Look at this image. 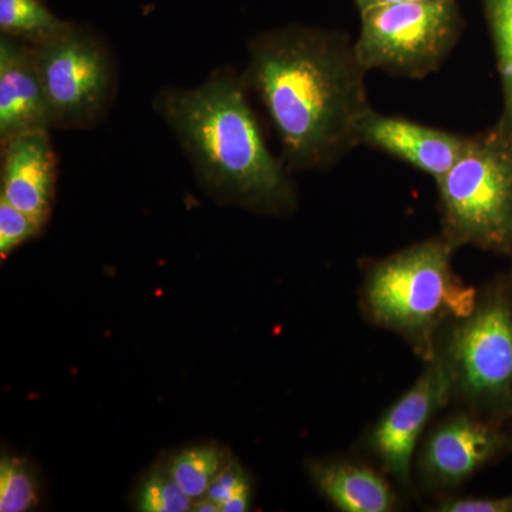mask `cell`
<instances>
[{"instance_id":"cell-12","label":"cell","mask_w":512,"mask_h":512,"mask_svg":"<svg viewBox=\"0 0 512 512\" xmlns=\"http://www.w3.org/2000/svg\"><path fill=\"white\" fill-rule=\"evenodd\" d=\"M53 128L33 47L0 37V143L20 134Z\"/></svg>"},{"instance_id":"cell-22","label":"cell","mask_w":512,"mask_h":512,"mask_svg":"<svg viewBox=\"0 0 512 512\" xmlns=\"http://www.w3.org/2000/svg\"><path fill=\"white\" fill-rule=\"evenodd\" d=\"M200 501H194L192 504V511L195 512H220V505L214 503L211 498H208L207 495H202V497L197 498Z\"/></svg>"},{"instance_id":"cell-5","label":"cell","mask_w":512,"mask_h":512,"mask_svg":"<svg viewBox=\"0 0 512 512\" xmlns=\"http://www.w3.org/2000/svg\"><path fill=\"white\" fill-rule=\"evenodd\" d=\"M441 237L453 248L512 252V136L497 126L470 137L440 181Z\"/></svg>"},{"instance_id":"cell-20","label":"cell","mask_w":512,"mask_h":512,"mask_svg":"<svg viewBox=\"0 0 512 512\" xmlns=\"http://www.w3.org/2000/svg\"><path fill=\"white\" fill-rule=\"evenodd\" d=\"M244 494L252 495L247 473L235 461H228L205 495L221 508V505L231 498Z\"/></svg>"},{"instance_id":"cell-7","label":"cell","mask_w":512,"mask_h":512,"mask_svg":"<svg viewBox=\"0 0 512 512\" xmlns=\"http://www.w3.org/2000/svg\"><path fill=\"white\" fill-rule=\"evenodd\" d=\"M32 47L53 128L96 124L109 109L116 87L113 57L103 40L73 23L56 39Z\"/></svg>"},{"instance_id":"cell-8","label":"cell","mask_w":512,"mask_h":512,"mask_svg":"<svg viewBox=\"0 0 512 512\" xmlns=\"http://www.w3.org/2000/svg\"><path fill=\"white\" fill-rule=\"evenodd\" d=\"M453 400V383L440 352L427 360L419 379L382 414L366 437V447L387 474L412 484L414 451L434 414Z\"/></svg>"},{"instance_id":"cell-4","label":"cell","mask_w":512,"mask_h":512,"mask_svg":"<svg viewBox=\"0 0 512 512\" xmlns=\"http://www.w3.org/2000/svg\"><path fill=\"white\" fill-rule=\"evenodd\" d=\"M437 352L466 412L498 424L512 419V274L480 291L474 311L444 330Z\"/></svg>"},{"instance_id":"cell-17","label":"cell","mask_w":512,"mask_h":512,"mask_svg":"<svg viewBox=\"0 0 512 512\" xmlns=\"http://www.w3.org/2000/svg\"><path fill=\"white\" fill-rule=\"evenodd\" d=\"M37 503L35 478L26 463L5 456L0 461V511L25 512Z\"/></svg>"},{"instance_id":"cell-6","label":"cell","mask_w":512,"mask_h":512,"mask_svg":"<svg viewBox=\"0 0 512 512\" xmlns=\"http://www.w3.org/2000/svg\"><path fill=\"white\" fill-rule=\"evenodd\" d=\"M463 28L456 0L375 6L360 12L356 55L367 72L424 79L440 69Z\"/></svg>"},{"instance_id":"cell-2","label":"cell","mask_w":512,"mask_h":512,"mask_svg":"<svg viewBox=\"0 0 512 512\" xmlns=\"http://www.w3.org/2000/svg\"><path fill=\"white\" fill-rule=\"evenodd\" d=\"M154 106L215 197L266 214L295 208V188L266 146L244 77L220 72L197 87L164 89Z\"/></svg>"},{"instance_id":"cell-15","label":"cell","mask_w":512,"mask_h":512,"mask_svg":"<svg viewBox=\"0 0 512 512\" xmlns=\"http://www.w3.org/2000/svg\"><path fill=\"white\" fill-rule=\"evenodd\" d=\"M483 2L503 89V113L497 127L512 136V0Z\"/></svg>"},{"instance_id":"cell-1","label":"cell","mask_w":512,"mask_h":512,"mask_svg":"<svg viewBox=\"0 0 512 512\" xmlns=\"http://www.w3.org/2000/svg\"><path fill=\"white\" fill-rule=\"evenodd\" d=\"M355 40L338 30L288 25L248 43L244 79L264 104L292 170H325L360 146L373 110Z\"/></svg>"},{"instance_id":"cell-16","label":"cell","mask_w":512,"mask_h":512,"mask_svg":"<svg viewBox=\"0 0 512 512\" xmlns=\"http://www.w3.org/2000/svg\"><path fill=\"white\" fill-rule=\"evenodd\" d=\"M227 454L221 448L204 446L181 451L171 461L168 473L185 493L197 500L207 494L208 488L228 464Z\"/></svg>"},{"instance_id":"cell-21","label":"cell","mask_w":512,"mask_h":512,"mask_svg":"<svg viewBox=\"0 0 512 512\" xmlns=\"http://www.w3.org/2000/svg\"><path fill=\"white\" fill-rule=\"evenodd\" d=\"M436 512H512V494L503 497H448L441 500Z\"/></svg>"},{"instance_id":"cell-23","label":"cell","mask_w":512,"mask_h":512,"mask_svg":"<svg viewBox=\"0 0 512 512\" xmlns=\"http://www.w3.org/2000/svg\"><path fill=\"white\" fill-rule=\"evenodd\" d=\"M360 12L375 6L390 5V3L414 2V0H355Z\"/></svg>"},{"instance_id":"cell-14","label":"cell","mask_w":512,"mask_h":512,"mask_svg":"<svg viewBox=\"0 0 512 512\" xmlns=\"http://www.w3.org/2000/svg\"><path fill=\"white\" fill-rule=\"evenodd\" d=\"M42 0H0V32L30 46L45 45L70 29Z\"/></svg>"},{"instance_id":"cell-10","label":"cell","mask_w":512,"mask_h":512,"mask_svg":"<svg viewBox=\"0 0 512 512\" xmlns=\"http://www.w3.org/2000/svg\"><path fill=\"white\" fill-rule=\"evenodd\" d=\"M470 137L372 110L360 128V144L399 158L440 181L463 156Z\"/></svg>"},{"instance_id":"cell-24","label":"cell","mask_w":512,"mask_h":512,"mask_svg":"<svg viewBox=\"0 0 512 512\" xmlns=\"http://www.w3.org/2000/svg\"><path fill=\"white\" fill-rule=\"evenodd\" d=\"M510 256H512V252H511V255H510Z\"/></svg>"},{"instance_id":"cell-9","label":"cell","mask_w":512,"mask_h":512,"mask_svg":"<svg viewBox=\"0 0 512 512\" xmlns=\"http://www.w3.org/2000/svg\"><path fill=\"white\" fill-rule=\"evenodd\" d=\"M501 426L470 412L444 420L421 448L419 471L427 487L456 488L507 451L510 436Z\"/></svg>"},{"instance_id":"cell-3","label":"cell","mask_w":512,"mask_h":512,"mask_svg":"<svg viewBox=\"0 0 512 512\" xmlns=\"http://www.w3.org/2000/svg\"><path fill=\"white\" fill-rule=\"evenodd\" d=\"M457 249L439 235L373 262L360 308L372 325L402 336L424 362L436 356L448 325L476 308L480 291L453 268Z\"/></svg>"},{"instance_id":"cell-18","label":"cell","mask_w":512,"mask_h":512,"mask_svg":"<svg viewBox=\"0 0 512 512\" xmlns=\"http://www.w3.org/2000/svg\"><path fill=\"white\" fill-rule=\"evenodd\" d=\"M194 498L190 497L170 473H154L141 485L138 510L144 512L192 511Z\"/></svg>"},{"instance_id":"cell-19","label":"cell","mask_w":512,"mask_h":512,"mask_svg":"<svg viewBox=\"0 0 512 512\" xmlns=\"http://www.w3.org/2000/svg\"><path fill=\"white\" fill-rule=\"evenodd\" d=\"M42 228V222L13 207L5 198L0 197V256L2 259L8 258L23 242L39 234Z\"/></svg>"},{"instance_id":"cell-13","label":"cell","mask_w":512,"mask_h":512,"mask_svg":"<svg viewBox=\"0 0 512 512\" xmlns=\"http://www.w3.org/2000/svg\"><path fill=\"white\" fill-rule=\"evenodd\" d=\"M320 494L343 512H392L397 495L375 468L353 461H313L309 466Z\"/></svg>"},{"instance_id":"cell-11","label":"cell","mask_w":512,"mask_h":512,"mask_svg":"<svg viewBox=\"0 0 512 512\" xmlns=\"http://www.w3.org/2000/svg\"><path fill=\"white\" fill-rule=\"evenodd\" d=\"M2 192L13 207L49 220L55 200L57 161L49 130L20 134L2 146Z\"/></svg>"}]
</instances>
